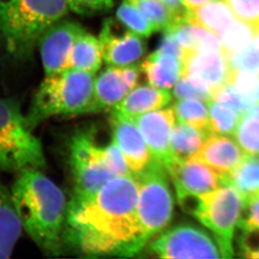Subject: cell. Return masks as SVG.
Listing matches in <instances>:
<instances>
[{"label":"cell","mask_w":259,"mask_h":259,"mask_svg":"<svg viewBox=\"0 0 259 259\" xmlns=\"http://www.w3.org/2000/svg\"><path fill=\"white\" fill-rule=\"evenodd\" d=\"M46 157L17 101L0 98V172L42 169Z\"/></svg>","instance_id":"5"},{"label":"cell","mask_w":259,"mask_h":259,"mask_svg":"<svg viewBox=\"0 0 259 259\" xmlns=\"http://www.w3.org/2000/svg\"><path fill=\"white\" fill-rule=\"evenodd\" d=\"M183 76H190L210 89V93L227 84L229 62L223 52L203 53L185 50Z\"/></svg>","instance_id":"15"},{"label":"cell","mask_w":259,"mask_h":259,"mask_svg":"<svg viewBox=\"0 0 259 259\" xmlns=\"http://www.w3.org/2000/svg\"><path fill=\"white\" fill-rule=\"evenodd\" d=\"M164 164L152 158L148 166L134 176L139 187L137 214L147 242L165 230L171 223L174 197Z\"/></svg>","instance_id":"6"},{"label":"cell","mask_w":259,"mask_h":259,"mask_svg":"<svg viewBox=\"0 0 259 259\" xmlns=\"http://www.w3.org/2000/svg\"><path fill=\"white\" fill-rule=\"evenodd\" d=\"M164 34L162 35L161 40L156 52L161 54L170 55L176 58L183 59L185 49L179 44L173 32L169 29L163 30Z\"/></svg>","instance_id":"38"},{"label":"cell","mask_w":259,"mask_h":259,"mask_svg":"<svg viewBox=\"0 0 259 259\" xmlns=\"http://www.w3.org/2000/svg\"><path fill=\"white\" fill-rule=\"evenodd\" d=\"M179 122L211 135L209 127V111L203 101L194 98H186L176 102L173 106Z\"/></svg>","instance_id":"26"},{"label":"cell","mask_w":259,"mask_h":259,"mask_svg":"<svg viewBox=\"0 0 259 259\" xmlns=\"http://www.w3.org/2000/svg\"><path fill=\"white\" fill-rule=\"evenodd\" d=\"M234 186L245 199L259 192V157L247 155L244 160L228 176L223 185Z\"/></svg>","instance_id":"24"},{"label":"cell","mask_w":259,"mask_h":259,"mask_svg":"<svg viewBox=\"0 0 259 259\" xmlns=\"http://www.w3.org/2000/svg\"><path fill=\"white\" fill-rule=\"evenodd\" d=\"M236 19L227 0H212L188 13V20L197 23L218 36Z\"/></svg>","instance_id":"22"},{"label":"cell","mask_w":259,"mask_h":259,"mask_svg":"<svg viewBox=\"0 0 259 259\" xmlns=\"http://www.w3.org/2000/svg\"><path fill=\"white\" fill-rule=\"evenodd\" d=\"M103 155L106 165L115 177L133 175L124 155L114 140H111L109 144L103 147Z\"/></svg>","instance_id":"33"},{"label":"cell","mask_w":259,"mask_h":259,"mask_svg":"<svg viewBox=\"0 0 259 259\" xmlns=\"http://www.w3.org/2000/svg\"><path fill=\"white\" fill-rule=\"evenodd\" d=\"M117 20L125 25L130 31L142 37H149L156 31L154 25L144 13L128 0L123 2L117 8Z\"/></svg>","instance_id":"28"},{"label":"cell","mask_w":259,"mask_h":259,"mask_svg":"<svg viewBox=\"0 0 259 259\" xmlns=\"http://www.w3.org/2000/svg\"><path fill=\"white\" fill-rule=\"evenodd\" d=\"M242 207L243 198L241 193L234 186L226 184L198 196L191 211V215L212 232L224 258L233 257L232 239Z\"/></svg>","instance_id":"7"},{"label":"cell","mask_w":259,"mask_h":259,"mask_svg":"<svg viewBox=\"0 0 259 259\" xmlns=\"http://www.w3.org/2000/svg\"><path fill=\"white\" fill-rule=\"evenodd\" d=\"M68 0H0V39L13 57L31 54L42 34L68 13Z\"/></svg>","instance_id":"3"},{"label":"cell","mask_w":259,"mask_h":259,"mask_svg":"<svg viewBox=\"0 0 259 259\" xmlns=\"http://www.w3.org/2000/svg\"><path fill=\"white\" fill-rule=\"evenodd\" d=\"M238 20L250 25L259 24V0H227Z\"/></svg>","instance_id":"35"},{"label":"cell","mask_w":259,"mask_h":259,"mask_svg":"<svg viewBox=\"0 0 259 259\" xmlns=\"http://www.w3.org/2000/svg\"><path fill=\"white\" fill-rule=\"evenodd\" d=\"M211 99L229 106L242 116L246 115L252 107L228 84H225L214 91L211 93Z\"/></svg>","instance_id":"34"},{"label":"cell","mask_w":259,"mask_h":259,"mask_svg":"<svg viewBox=\"0 0 259 259\" xmlns=\"http://www.w3.org/2000/svg\"><path fill=\"white\" fill-rule=\"evenodd\" d=\"M139 8L154 25L156 31L169 29L173 19L169 9L162 0H128Z\"/></svg>","instance_id":"31"},{"label":"cell","mask_w":259,"mask_h":259,"mask_svg":"<svg viewBox=\"0 0 259 259\" xmlns=\"http://www.w3.org/2000/svg\"><path fill=\"white\" fill-rule=\"evenodd\" d=\"M84 31L86 29L79 23L61 20L43 33L38 45L46 76H52L68 69L71 48Z\"/></svg>","instance_id":"10"},{"label":"cell","mask_w":259,"mask_h":259,"mask_svg":"<svg viewBox=\"0 0 259 259\" xmlns=\"http://www.w3.org/2000/svg\"><path fill=\"white\" fill-rule=\"evenodd\" d=\"M235 136L247 155L259 157V118L249 114L243 116Z\"/></svg>","instance_id":"30"},{"label":"cell","mask_w":259,"mask_h":259,"mask_svg":"<svg viewBox=\"0 0 259 259\" xmlns=\"http://www.w3.org/2000/svg\"><path fill=\"white\" fill-rule=\"evenodd\" d=\"M237 227L259 229V192L243 199V207Z\"/></svg>","instance_id":"36"},{"label":"cell","mask_w":259,"mask_h":259,"mask_svg":"<svg viewBox=\"0 0 259 259\" xmlns=\"http://www.w3.org/2000/svg\"><path fill=\"white\" fill-rule=\"evenodd\" d=\"M113 140L119 147L133 175L144 170L152 160V154L135 122L128 117L111 116Z\"/></svg>","instance_id":"16"},{"label":"cell","mask_w":259,"mask_h":259,"mask_svg":"<svg viewBox=\"0 0 259 259\" xmlns=\"http://www.w3.org/2000/svg\"><path fill=\"white\" fill-rule=\"evenodd\" d=\"M258 258H259V255H258Z\"/></svg>","instance_id":"41"},{"label":"cell","mask_w":259,"mask_h":259,"mask_svg":"<svg viewBox=\"0 0 259 259\" xmlns=\"http://www.w3.org/2000/svg\"><path fill=\"white\" fill-rule=\"evenodd\" d=\"M218 246L201 228L180 224L160 232L149 242L147 253L160 258H220L222 252Z\"/></svg>","instance_id":"9"},{"label":"cell","mask_w":259,"mask_h":259,"mask_svg":"<svg viewBox=\"0 0 259 259\" xmlns=\"http://www.w3.org/2000/svg\"><path fill=\"white\" fill-rule=\"evenodd\" d=\"M170 101L171 94L168 89L156 88L151 84L137 85L112 109L111 116L132 118L164 108Z\"/></svg>","instance_id":"18"},{"label":"cell","mask_w":259,"mask_h":259,"mask_svg":"<svg viewBox=\"0 0 259 259\" xmlns=\"http://www.w3.org/2000/svg\"><path fill=\"white\" fill-rule=\"evenodd\" d=\"M209 127L214 135H234L243 116L224 103L208 101Z\"/></svg>","instance_id":"25"},{"label":"cell","mask_w":259,"mask_h":259,"mask_svg":"<svg viewBox=\"0 0 259 259\" xmlns=\"http://www.w3.org/2000/svg\"><path fill=\"white\" fill-rule=\"evenodd\" d=\"M247 156L244 150L232 138L211 134L205 140L198 153L190 159L207 164L224 178L230 175Z\"/></svg>","instance_id":"17"},{"label":"cell","mask_w":259,"mask_h":259,"mask_svg":"<svg viewBox=\"0 0 259 259\" xmlns=\"http://www.w3.org/2000/svg\"><path fill=\"white\" fill-rule=\"evenodd\" d=\"M22 228L48 254L63 252L68 202L57 184L39 169L18 173L11 190Z\"/></svg>","instance_id":"2"},{"label":"cell","mask_w":259,"mask_h":259,"mask_svg":"<svg viewBox=\"0 0 259 259\" xmlns=\"http://www.w3.org/2000/svg\"><path fill=\"white\" fill-rule=\"evenodd\" d=\"M95 78L96 74L75 69L46 76L26 115L29 127L33 130L52 117L92 113Z\"/></svg>","instance_id":"4"},{"label":"cell","mask_w":259,"mask_h":259,"mask_svg":"<svg viewBox=\"0 0 259 259\" xmlns=\"http://www.w3.org/2000/svg\"><path fill=\"white\" fill-rule=\"evenodd\" d=\"M134 175L114 177L93 193H74L68 202L64 246L90 257H134L148 242L138 218Z\"/></svg>","instance_id":"1"},{"label":"cell","mask_w":259,"mask_h":259,"mask_svg":"<svg viewBox=\"0 0 259 259\" xmlns=\"http://www.w3.org/2000/svg\"><path fill=\"white\" fill-rule=\"evenodd\" d=\"M140 70L145 74L152 86L169 89L183 76V61L155 51L143 61Z\"/></svg>","instance_id":"19"},{"label":"cell","mask_w":259,"mask_h":259,"mask_svg":"<svg viewBox=\"0 0 259 259\" xmlns=\"http://www.w3.org/2000/svg\"><path fill=\"white\" fill-rule=\"evenodd\" d=\"M167 171L173 181L178 201L186 196H200L223 186V176L202 162L175 160Z\"/></svg>","instance_id":"13"},{"label":"cell","mask_w":259,"mask_h":259,"mask_svg":"<svg viewBox=\"0 0 259 259\" xmlns=\"http://www.w3.org/2000/svg\"><path fill=\"white\" fill-rule=\"evenodd\" d=\"M255 32L254 25H250L237 18L219 35L223 53L228 60L233 52L245 47L254 38Z\"/></svg>","instance_id":"27"},{"label":"cell","mask_w":259,"mask_h":259,"mask_svg":"<svg viewBox=\"0 0 259 259\" xmlns=\"http://www.w3.org/2000/svg\"><path fill=\"white\" fill-rule=\"evenodd\" d=\"M115 31L113 20H105L98 38L104 62L108 66H118L137 63L146 52L142 36L128 29L122 34Z\"/></svg>","instance_id":"14"},{"label":"cell","mask_w":259,"mask_h":259,"mask_svg":"<svg viewBox=\"0 0 259 259\" xmlns=\"http://www.w3.org/2000/svg\"><path fill=\"white\" fill-rule=\"evenodd\" d=\"M69 162L75 185L74 193H93L115 177L106 165L103 147L97 144L92 131H79L71 137Z\"/></svg>","instance_id":"8"},{"label":"cell","mask_w":259,"mask_h":259,"mask_svg":"<svg viewBox=\"0 0 259 259\" xmlns=\"http://www.w3.org/2000/svg\"><path fill=\"white\" fill-rule=\"evenodd\" d=\"M169 9L173 19V25L183 20H188L189 10L184 5L183 0H162ZM171 26V27H172Z\"/></svg>","instance_id":"39"},{"label":"cell","mask_w":259,"mask_h":259,"mask_svg":"<svg viewBox=\"0 0 259 259\" xmlns=\"http://www.w3.org/2000/svg\"><path fill=\"white\" fill-rule=\"evenodd\" d=\"M227 84L251 105L259 103V73L257 72L230 69Z\"/></svg>","instance_id":"29"},{"label":"cell","mask_w":259,"mask_h":259,"mask_svg":"<svg viewBox=\"0 0 259 259\" xmlns=\"http://www.w3.org/2000/svg\"><path fill=\"white\" fill-rule=\"evenodd\" d=\"M184 5L186 6V9L191 11L196 9V8L205 5L206 3L212 1V0H183Z\"/></svg>","instance_id":"40"},{"label":"cell","mask_w":259,"mask_h":259,"mask_svg":"<svg viewBox=\"0 0 259 259\" xmlns=\"http://www.w3.org/2000/svg\"><path fill=\"white\" fill-rule=\"evenodd\" d=\"M210 134L184 122L174 126L170 136V149L177 160H188L196 155Z\"/></svg>","instance_id":"23"},{"label":"cell","mask_w":259,"mask_h":259,"mask_svg":"<svg viewBox=\"0 0 259 259\" xmlns=\"http://www.w3.org/2000/svg\"><path fill=\"white\" fill-rule=\"evenodd\" d=\"M140 66H108L96 76L93 112L112 111L138 85Z\"/></svg>","instance_id":"11"},{"label":"cell","mask_w":259,"mask_h":259,"mask_svg":"<svg viewBox=\"0 0 259 259\" xmlns=\"http://www.w3.org/2000/svg\"><path fill=\"white\" fill-rule=\"evenodd\" d=\"M99 39L84 31L79 35L69 56L68 69L97 74L103 62Z\"/></svg>","instance_id":"21"},{"label":"cell","mask_w":259,"mask_h":259,"mask_svg":"<svg viewBox=\"0 0 259 259\" xmlns=\"http://www.w3.org/2000/svg\"><path fill=\"white\" fill-rule=\"evenodd\" d=\"M173 94L180 99L194 98L205 103L211 99V93L207 87L187 76L179 79L174 88Z\"/></svg>","instance_id":"32"},{"label":"cell","mask_w":259,"mask_h":259,"mask_svg":"<svg viewBox=\"0 0 259 259\" xmlns=\"http://www.w3.org/2000/svg\"><path fill=\"white\" fill-rule=\"evenodd\" d=\"M22 229L11 191L0 182V259L10 257Z\"/></svg>","instance_id":"20"},{"label":"cell","mask_w":259,"mask_h":259,"mask_svg":"<svg viewBox=\"0 0 259 259\" xmlns=\"http://www.w3.org/2000/svg\"><path fill=\"white\" fill-rule=\"evenodd\" d=\"M70 10L78 15H93L109 10L113 0H68Z\"/></svg>","instance_id":"37"},{"label":"cell","mask_w":259,"mask_h":259,"mask_svg":"<svg viewBox=\"0 0 259 259\" xmlns=\"http://www.w3.org/2000/svg\"><path fill=\"white\" fill-rule=\"evenodd\" d=\"M176 113L173 108L158 109L132 117L154 159L161 162L166 169L175 160L170 149V136Z\"/></svg>","instance_id":"12"}]
</instances>
